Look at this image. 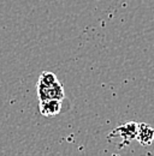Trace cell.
<instances>
[{"label":"cell","mask_w":154,"mask_h":156,"mask_svg":"<svg viewBox=\"0 0 154 156\" xmlns=\"http://www.w3.org/2000/svg\"><path fill=\"white\" fill-rule=\"evenodd\" d=\"M137 127L138 124L135 121H129L124 125L117 126L115 130L108 135V138H115V137H120L122 138V143L119 148H124L125 145H128L131 140L136 139V133H137Z\"/></svg>","instance_id":"6da1fadb"},{"label":"cell","mask_w":154,"mask_h":156,"mask_svg":"<svg viewBox=\"0 0 154 156\" xmlns=\"http://www.w3.org/2000/svg\"><path fill=\"white\" fill-rule=\"evenodd\" d=\"M38 101L57 98V100H64L65 98V90L60 82H57L53 85H36Z\"/></svg>","instance_id":"7a4b0ae2"},{"label":"cell","mask_w":154,"mask_h":156,"mask_svg":"<svg viewBox=\"0 0 154 156\" xmlns=\"http://www.w3.org/2000/svg\"><path fill=\"white\" fill-rule=\"evenodd\" d=\"M38 108H40V113H41L42 117H46V118L56 117V115H58L61 112V108H63L61 100L51 98V100L40 101Z\"/></svg>","instance_id":"3957f363"},{"label":"cell","mask_w":154,"mask_h":156,"mask_svg":"<svg viewBox=\"0 0 154 156\" xmlns=\"http://www.w3.org/2000/svg\"><path fill=\"white\" fill-rule=\"evenodd\" d=\"M58 80L57 76L53 73V72H50V71H43L41 72L40 77H38V84L36 85H53L56 84Z\"/></svg>","instance_id":"5b68a950"},{"label":"cell","mask_w":154,"mask_h":156,"mask_svg":"<svg viewBox=\"0 0 154 156\" xmlns=\"http://www.w3.org/2000/svg\"><path fill=\"white\" fill-rule=\"evenodd\" d=\"M136 140L142 145V147H149L152 145L154 140V127L149 124L141 122L138 124L137 127V133H136Z\"/></svg>","instance_id":"277c9868"}]
</instances>
